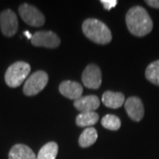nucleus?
I'll use <instances>...</instances> for the list:
<instances>
[{
	"instance_id": "f257e3e1",
	"label": "nucleus",
	"mask_w": 159,
	"mask_h": 159,
	"mask_svg": "<svg viewBox=\"0 0 159 159\" xmlns=\"http://www.w3.org/2000/svg\"><path fill=\"white\" fill-rule=\"evenodd\" d=\"M126 27L131 34L142 37L153 29V21L145 8L135 6L130 8L125 15Z\"/></svg>"
},
{
	"instance_id": "f03ea898",
	"label": "nucleus",
	"mask_w": 159,
	"mask_h": 159,
	"mask_svg": "<svg viewBox=\"0 0 159 159\" xmlns=\"http://www.w3.org/2000/svg\"><path fill=\"white\" fill-rule=\"evenodd\" d=\"M82 31L87 38L97 44H107L112 39V34L108 27L94 18H89L83 21Z\"/></svg>"
},
{
	"instance_id": "7ed1b4c3",
	"label": "nucleus",
	"mask_w": 159,
	"mask_h": 159,
	"mask_svg": "<svg viewBox=\"0 0 159 159\" xmlns=\"http://www.w3.org/2000/svg\"><path fill=\"white\" fill-rule=\"evenodd\" d=\"M31 71V66L29 63L18 61L11 65L5 74V80L7 86L15 89L21 85L23 81L28 78Z\"/></svg>"
},
{
	"instance_id": "20e7f679",
	"label": "nucleus",
	"mask_w": 159,
	"mask_h": 159,
	"mask_svg": "<svg viewBox=\"0 0 159 159\" xmlns=\"http://www.w3.org/2000/svg\"><path fill=\"white\" fill-rule=\"evenodd\" d=\"M49 81V76L44 71H36L31 74L23 86V93L28 97H33L43 90Z\"/></svg>"
},
{
	"instance_id": "39448f33",
	"label": "nucleus",
	"mask_w": 159,
	"mask_h": 159,
	"mask_svg": "<svg viewBox=\"0 0 159 159\" xmlns=\"http://www.w3.org/2000/svg\"><path fill=\"white\" fill-rule=\"evenodd\" d=\"M19 13L24 22L34 28L42 27L45 22V17L35 6L29 4H22L19 7Z\"/></svg>"
},
{
	"instance_id": "423d86ee",
	"label": "nucleus",
	"mask_w": 159,
	"mask_h": 159,
	"mask_svg": "<svg viewBox=\"0 0 159 159\" xmlns=\"http://www.w3.org/2000/svg\"><path fill=\"white\" fill-rule=\"evenodd\" d=\"M60 38L52 31H37L31 39L32 45L35 47H44L48 49H56L60 45Z\"/></svg>"
},
{
	"instance_id": "0eeeda50",
	"label": "nucleus",
	"mask_w": 159,
	"mask_h": 159,
	"mask_svg": "<svg viewBox=\"0 0 159 159\" xmlns=\"http://www.w3.org/2000/svg\"><path fill=\"white\" fill-rule=\"evenodd\" d=\"M0 29L3 34L7 37H11L17 33L19 22L14 11L7 9L0 13Z\"/></svg>"
},
{
	"instance_id": "6e6552de",
	"label": "nucleus",
	"mask_w": 159,
	"mask_h": 159,
	"mask_svg": "<svg viewBox=\"0 0 159 159\" xmlns=\"http://www.w3.org/2000/svg\"><path fill=\"white\" fill-rule=\"evenodd\" d=\"M81 80L86 88L97 89L102 84V72L96 64H89L84 69Z\"/></svg>"
},
{
	"instance_id": "1a4fd4ad",
	"label": "nucleus",
	"mask_w": 159,
	"mask_h": 159,
	"mask_svg": "<svg viewBox=\"0 0 159 159\" xmlns=\"http://www.w3.org/2000/svg\"><path fill=\"white\" fill-rule=\"evenodd\" d=\"M125 109L132 120L139 122L144 117V106L142 100L137 97H128L125 101Z\"/></svg>"
},
{
	"instance_id": "9d476101",
	"label": "nucleus",
	"mask_w": 159,
	"mask_h": 159,
	"mask_svg": "<svg viewBox=\"0 0 159 159\" xmlns=\"http://www.w3.org/2000/svg\"><path fill=\"white\" fill-rule=\"evenodd\" d=\"M58 89L62 96L74 101L80 98L83 92V88L81 84L72 80L62 81L59 85Z\"/></svg>"
},
{
	"instance_id": "9b49d317",
	"label": "nucleus",
	"mask_w": 159,
	"mask_h": 159,
	"mask_svg": "<svg viewBox=\"0 0 159 159\" xmlns=\"http://www.w3.org/2000/svg\"><path fill=\"white\" fill-rule=\"evenodd\" d=\"M74 105L80 112H89L95 111L100 106V100L95 95L81 97L79 99L75 100Z\"/></svg>"
},
{
	"instance_id": "f8f14e48",
	"label": "nucleus",
	"mask_w": 159,
	"mask_h": 159,
	"mask_svg": "<svg viewBox=\"0 0 159 159\" xmlns=\"http://www.w3.org/2000/svg\"><path fill=\"white\" fill-rule=\"evenodd\" d=\"M125 98L124 94L120 92H113V91L108 90L103 93L102 97V103L111 109L120 108L125 103Z\"/></svg>"
},
{
	"instance_id": "ddd939ff",
	"label": "nucleus",
	"mask_w": 159,
	"mask_h": 159,
	"mask_svg": "<svg viewBox=\"0 0 159 159\" xmlns=\"http://www.w3.org/2000/svg\"><path fill=\"white\" fill-rule=\"evenodd\" d=\"M8 159H36V156L29 146L15 144L9 152Z\"/></svg>"
},
{
	"instance_id": "4468645a",
	"label": "nucleus",
	"mask_w": 159,
	"mask_h": 159,
	"mask_svg": "<svg viewBox=\"0 0 159 159\" xmlns=\"http://www.w3.org/2000/svg\"><path fill=\"white\" fill-rule=\"evenodd\" d=\"M99 116L96 111L80 112L76 117V125L80 127H91L97 124Z\"/></svg>"
},
{
	"instance_id": "2eb2a0df",
	"label": "nucleus",
	"mask_w": 159,
	"mask_h": 159,
	"mask_svg": "<svg viewBox=\"0 0 159 159\" xmlns=\"http://www.w3.org/2000/svg\"><path fill=\"white\" fill-rule=\"evenodd\" d=\"M97 132L94 127H87L79 137V145L81 148H89L97 140Z\"/></svg>"
},
{
	"instance_id": "dca6fc26",
	"label": "nucleus",
	"mask_w": 159,
	"mask_h": 159,
	"mask_svg": "<svg viewBox=\"0 0 159 159\" xmlns=\"http://www.w3.org/2000/svg\"><path fill=\"white\" fill-rule=\"evenodd\" d=\"M58 152V145L56 142H50L43 145L39 150L36 159H56Z\"/></svg>"
},
{
	"instance_id": "f3484780",
	"label": "nucleus",
	"mask_w": 159,
	"mask_h": 159,
	"mask_svg": "<svg viewBox=\"0 0 159 159\" xmlns=\"http://www.w3.org/2000/svg\"><path fill=\"white\" fill-rule=\"evenodd\" d=\"M145 77L149 82L159 87V60L148 65L145 71Z\"/></svg>"
},
{
	"instance_id": "a211bd4d",
	"label": "nucleus",
	"mask_w": 159,
	"mask_h": 159,
	"mask_svg": "<svg viewBox=\"0 0 159 159\" xmlns=\"http://www.w3.org/2000/svg\"><path fill=\"white\" fill-rule=\"evenodd\" d=\"M101 124L105 129L111 131H117L119 130L121 126V120L116 115L107 114L102 119Z\"/></svg>"
},
{
	"instance_id": "6ab92c4d",
	"label": "nucleus",
	"mask_w": 159,
	"mask_h": 159,
	"mask_svg": "<svg viewBox=\"0 0 159 159\" xmlns=\"http://www.w3.org/2000/svg\"><path fill=\"white\" fill-rule=\"evenodd\" d=\"M100 3L103 6V8L107 11L111 10L115 6H117L118 1L117 0H101Z\"/></svg>"
},
{
	"instance_id": "aec40b11",
	"label": "nucleus",
	"mask_w": 159,
	"mask_h": 159,
	"mask_svg": "<svg viewBox=\"0 0 159 159\" xmlns=\"http://www.w3.org/2000/svg\"><path fill=\"white\" fill-rule=\"evenodd\" d=\"M145 3L150 7H153L156 9H159V0H146Z\"/></svg>"
},
{
	"instance_id": "412c9836",
	"label": "nucleus",
	"mask_w": 159,
	"mask_h": 159,
	"mask_svg": "<svg viewBox=\"0 0 159 159\" xmlns=\"http://www.w3.org/2000/svg\"><path fill=\"white\" fill-rule=\"evenodd\" d=\"M24 34L28 37V39H32V36H33V35L29 33V31H25V32H24Z\"/></svg>"
}]
</instances>
